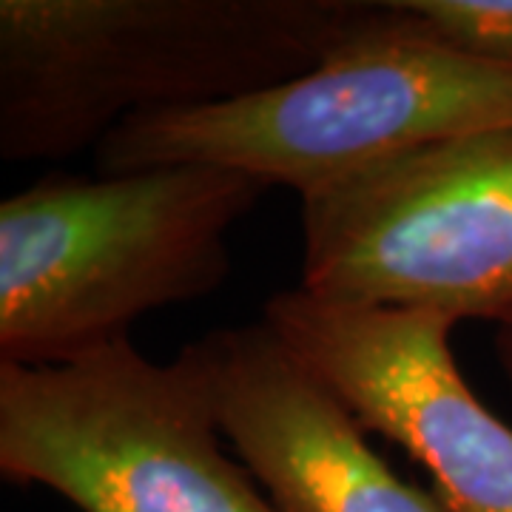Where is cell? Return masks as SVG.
Listing matches in <instances>:
<instances>
[{
	"instance_id": "cell-1",
	"label": "cell",
	"mask_w": 512,
	"mask_h": 512,
	"mask_svg": "<svg viewBox=\"0 0 512 512\" xmlns=\"http://www.w3.org/2000/svg\"><path fill=\"white\" fill-rule=\"evenodd\" d=\"M362 0H0V157L55 163L128 117L308 74Z\"/></svg>"
},
{
	"instance_id": "cell-2",
	"label": "cell",
	"mask_w": 512,
	"mask_h": 512,
	"mask_svg": "<svg viewBox=\"0 0 512 512\" xmlns=\"http://www.w3.org/2000/svg\"><path fill=\"white\" fill-rule=\"evenodd\" d=\"M274 185L228 165L46 174L0 202V362L55 367L131 339L231 274L228 234Z\"/></svg>"
},
{
	"instance_id": "cell-3",
	"label": "cell",
	"mask_w": 512,
	"mask_h": 512,
	"mask_svg": "<svg viewBox=\"0 0 512 512\" xmlns=\"http://www.w3.org/2000/svg\"><path fill=\"white\" fill-rule=\"evenodd\" d=\"M512 128V66L458 52L399 0H362L308 74L202 109L128 117L94 148L100 174L228 165L299 197L384 157Z\"/></svg>"
},
{
	"instance_id": "cell-4",
	"label": "cell",
	"mask_w": 512,
	"mask_h": 512,
	"mask_svg": "<svg viewBox=\"0 0 512 512\" xmlns=\"http://www.w3.org/2000/svg\"><path fill=\"white\" fill-rule=\"evenodd\" d=\"M183 353L123 339L55 367L0 362V476L80 512H282L225 450Z\"/></svg>"
},
{
	"instance_id": "cell-5",
	"label": "cell",
	"mask_w": 512,
	"mask_h": 512,
	"mask_svg": "<svg viewBox=\"0 0 512 512\" xmlns=\"http://www.w3.org/2000/svg\"><path fill=\"white\" fill-rule=\"evenodd\" d=\"M299 200V288L316 299L512 319V128L384 157Z\"/></svg>"
},
{
	"instance_id": "cell-6",
	"label": "cell",
	"mask_w": 512,
	"mask_h": 512,
	"mask_svg": "<svg viewBox=\"0 0 512 512\" xmlns=\"http://www.w3.org/2000/svg\"><path fill=\"white\" fill-rule=\"evenodd\" d=\"M262 322L370 436L427 470L444 510L512 512V427L458 370L453 319L348 308L293 285L262 305Z\"/></svg>"
},
{
	"instance_id": "cell-7",
	"label": "cell",
	"mask_w": 512,
	"mask_h": 512,
	"mask_svg": "<svg viewBox=\"0 0 512 512\" xmlns=\"http://www.w3.org/2000/svg\"><path fill=\"white\" fill-rule=\"evenodd\" d=\"M217 427L282 512H447L404 481L342 399L262 319L185 345Z\"/></svg>"
},
{
	"instance_id": "cell-8",
	"label": "cell",
	"mask_w": 512,
	"mask_h": 512,
	"mask_svg": "<svg viewBox=\"0 0 512 512\" xmlns=\"http://www.w3.org/2000/svg\"><path fill=\"white\" fill-rule=\"evenodd\" d=\"M404 9L458 52L510 63L512 0H399Z\"/></svg>"
},
{
	"instance_id": "cell-9",
	"label": "cell",
	"mask_w": 512,
	"mask_h": 512,
	"mask_svg": "<svg viewBox=\"0 0 512 512\" xmlns=\"http://www.w3.org/2000/svg\"><path fill=\"white\" fill-rule=\"evenodd\" d=\"M493 350L495 359H498V367H501V373H504V382H507V387H510L512 393V319L495 328Z\"/></svg>"
}]
</instances>
